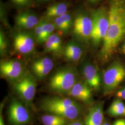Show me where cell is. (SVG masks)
Listing matches in <instances>:
<instances>
[{
  "label": "cell",
  "instance_id": "d4e9b609",
  "mask_svg": "<svg viewBox=\"0 0 125 125\" xmlns=\"http://www.w3.org/2000/svg\"><path fill=\"white\" fill-rule=\"evenodd\" d=\"M60 17L61 18L62 21L65 23V24L70 29H71L72 26L73 25L74 23V21H73L71 15L66 13L63 14L62 16H60Z\"/></svg>",
  "mask_w": 125,
  "mask_h": 125
},
{
  "label": "cell",
  "instance_id": "f546056e",
  "mask_svg": "<svg viewBox=\"0 0 125 125\" xmlns=\"http://www.w3.org/2000/svg\"><path fill=\"white\" fill-rule=\"evenodd\" d=\"M0 125H5L3 118L2 115H1V114H0Z\"/></svg>",
  "mask_w": 125,
  "mask_h": 125
},
{
  "label": "cell",
  "instance_id": "e575fe53",
  "mask_svg": "<svg viewBox=\"0 0 125 125\" xmlns=\"http://www.w3.org/2000/svg\"><path fill=\"white\" fill-rule=\"evenodd\" d=\"M13 0V1H14V0Z\"/></svg>",
  "mask_w": 125,
  "mask_h": 125
},
{
  "label": "cell",
  "instance_id": "ffe728a7",
  "mask_svg": "<svg viewBox=\"0 0 125 125\" xmlns=\"http://www.w3.org/2000/svg\"><path fill=\"white\" fill-rule=\"evenodd\" d=\"M40 22L43 28L46 41L51 36L56 28L54 23L50 22L47 20H41Z\"/></svg>",
  "mask_w": 125,
  "mask_h": 125
},
{
  "label": "cell",
  "instance_id": "7a4b0ae2",
  "mask_svg": "<svg viewBox=\"0 0 125 125\" xmlns=\"http://www.w3.org/2000/svg\"><path fill=\"white\" fill-rule=\"evenodd\" d=\"M40 107L47 114L75 121L81 115L83 107L74 99L55 95L46 97L40 103Z\"/></svg>",
  "mask_w": 125,
  "mask_h": 125
},
{
  "label": "cell",
  "instance_id": "4316f807",
  "mask_svg": "<svg viewBox=\"0 0 125 125\" xmlns=\"http://www.w3.org/2000/svg\"><path fill=\"white\" fill-rule=\"evenodd\" d=\"M67 125H85V124L83 122L81 121L75 120Z\"/></svg>",
  "mask_w": 125,
  "mask_h": 125
},
{
  "label": "cell",
  "instance_id": "9c48e42d",
  "mask_svg": "<svg viewBox=\"0 0 125 125\" xmlns=\"http://www.w3.org/2000/svg\"><path fill=\"white\" fill-rule=\"evenodd\" d=\"M0 71L3 77L10 81H15L24 76L22 63L17 60H9L0 62Z\"/></svg>",
  "mask_w": 125,
  "mask_h": 125
},
{
  "label": "cell",
  "instance_id": "2e32d148",
  "mask_svg": "<svg viewBox=\"0 0 125 125\" xmlns=\"http://www.w3.org/2000/svg\"><path fill=\"white\" fill-rule=\"evenodd\" d=\"M83 50L80 46L74 42L68 43L63 50L64 56L71 62H77L82 57Z\"/></svg>",
  "mask_w": 125,
  "mask_h": 125
},
{
  "label": "cell",
  "instance_id": "1f68e13d",
  "mask_svg": "<svg viewBox=\"0 0 125 125\" xmlns=\"http://www.w3.org/2000/svg\"><path fill=\"white\" fill-rule=\"evenodd\" d=\"M102 125H110V124L108 123V122H103V124Z\"/></svg>",
  "mask_w": 125,
  "mask_h": 125
},
{
  "label": "cell",
  "instance_id": "ac0fdd59",
  "mask_svg": "<svg viewBox=\"0 0 125 125\" xmlns=\"http://www.w3.org/2000/svg\"><path fill=\"white\" fill-rule=\"evenodd\" d=\"M107 114L109 116L114 117L125 115L124 103L120 99L115 100L107 109Z\"/></svg>",
  "mask_w": 125,
  "mask_h": 125
},
{
  "label": "cell",
  "instance_id": "8fae6325",
  "mask_svg": "<svg viewBox=\"0 0 125 125\" xmlns=\"http://www.w3.org/2000/svg\"><path fill=\"white\" fill-rule=\"evenodd\" d=\"M91 89L85 81H77L68 93V95L85 103L92 102L93 96Z\"/></svg>",
  "mask_w": 125,
  "mask_h": 125
},
{
  "label": "cell",
  "instance_id": "d6986e66",
  "mask_svg": "<svg viewBox=\"0 0 125 125\" xmlns=\"http://www.w3.org/2000/svg\"><path fill=\"white\" fill-rule=\"evenodd\" d=\"M41 121L45 125H66L67 119L53 114H46L42 117Z\"/></svg>",
  "mask_w": 125,
  "mask_h": 125
},
{
  "label": "cell",
  "instance_id": "f1b7e54d",
  "mask_svg": "<svg viewBox=\"0 0 125 125\" xmlns=\"http://www.w3.org/2000/svg\"><path fill=\"white\" fill-rule=\"evenodd\" d=\"M28 0H15L13 2L16 3L17 4L24 5L26 4Z\"/></svg>",
  "mask_w": 125,
  "mask_h": 125
},
{
  "label": "cell",
  "instance_id": "603a6c76",
  "mask_svg": "<svg viewBox=\"0 0 125 125\" xmlns=\"http://www.w3.org/2000/svg\"><path fill=\"white\" fill-rule=\"evenodd\" d=\"M54 23L56 27L59 31L64 33H67L70 30L60 17L55 18Z\"/></svg>",
  "mask_w": 125,
  "mask_h": 125
},
{
  "label": "cell",
  "instance_id": "e0dca14e",
  "mask_svg": "<svg viewBox=\"0 0 125 125\" xmlns=\"http://www.w3.org/2000/svg\"><path fill=\"white\" fill-rule=\"evenodd\" d=\"M68 5L65 2H59L49 6L46 10L45 15L48 18L58 17L67 13Z\"/></svg>",
  "mask_w": 125,
  "mask_h": 125
},
{
  "label": "cell",
  "instance_id": "836d02e7",
  "mask_svg": "<svg viewBox=\"0 0 125 125\" xmlns=\"http://www.w3.org/2000/svg\"></svg>",
  "mask_w": 125,
  "mask_h": 125
},
{
  "label": "cell",
  "instance_id": "8992f818",
  "mask_svg": "<svg viewBox=\"0 0 125 125\" xmlns=\"http://www.w3.org/2000/svg\"><path fill=\"white\" fill-rule=\"evenodd\" d=\"M36 87L35 78L30 74H26L16 82L13 89L25 103L29 104L34 98Z\"/></svg>",
  "mask_w": 125,
  "mask_h": 125
},
{
  "label": "cell",
  "instance_id": "4dcf8cb0",
  "mask_svg": "<svg viewBox=\"0 0 125 125\" xmlns=\"http://www.w3.org/2000/svg\"><path fill=\"white\" fill-rule=\"evenodd\" d=\"M121 51H122V52L123 53V54H124L125 55V41L124 43H123V44L122 45V46Z\"/></svg>",
  "mask_w": 125,
  "mask_h": 125
},
{
  "label": "cell",
  "instance_id": "44dd1931",
  "mask_svg": "<svg viewBox=\"0 0 125 125\" xmlns=\"http://www.w3.org/2000/svg\"><path fill=\"white\" fill-rule=\"evenodd\" d=\"M53 45L57 52L58 54L62 52V41L61 38L58 34L53 33L47 40Z\"/></svg>",
  "mask_w": 125,
  "mask_h": 125
},
{
  "label": "cell",
  "instance_id": "4fadbf2b",
  "mask_svg": "<svg viewBox=\"0 0 125 125\" xmlns=\"http://www.w3.org/2000/svg\"><path fill=\"white\" fill-rule=\"evenodd\" d=\"M53 66L54 62L51 58L44 57L38 59L32 62L31 71L38 79L41 80L49 74Z\"/></svg>",
  "mask_w": 125,
  "mask_h": 125
},
{
  "label": "cell",
  "instance_id": "7c38bea8",
  "mask_svg": "<svg viewBox=\"0 0 125 125\" xmlns=\"http://www.w3.org/2000/svg\"><path fill=\"white\" fill-rule=\"evenodd\" d=\"M13 46L20 53L27 54L34 48V41L31 34L27 32H20L14 38Z\"/></svg>",
  "mask_w": 125,
  "mask_h": 125
},
{
  "label": "cell",
  "instance_id": "cb8c5ba5",
  "mask_svg": "<svg viewBox=\"0 0 125 125\" xmlns=\"http://www.w3.org/2000/svg\"><path fill=\"white\" fill-rule=\"evenodd\" d=\"M8 41L4 33L0 31V51L1 55L5 53L8 49Z\"/></svg>",
  "mask_w": 125,
  "mask_h": 125
},
{
  "label": "cell",
  "instance_id": "d6a6232c",
  "mask_svg": "<svg viewBox=\"0 0 125 125\" xmlns=\"http://www.w3.org/2000/svg\"><path fill=\"white\" fill-rule=\"evenodd\" d=\"M89 0L91 2H96V1H98L99 0Z\"/></svg>",
  "mask_w": 125,
  "mask_h": 125
},
{
  "label": "cell",
  "instance_id": "d590c367",
  "mask_svg": "<svg viewBox=\"0 0 125 125\" xmlns=\"http://www.w3.org/2000/svg\"></svg>",
  "mask_w": 125,
  "mask_h": 125
},
{
  "label": "cell",
  "instance_id": "ba28073f",
  "mask_svg": "<svg viewBox=\"0 0 125 125\" xmlns=\"http://www.w3.org/2000/svg\"><path fill=\"white\" fill-rule=\"evenodd\" d=\"M73 34L76 38L83 41L91 39L93 30L92 18L84 13L78 14L73 23Z\"/></svg>",
  "mask_w": 125,
  "mask_h": 125
},
{
  "label": "cell",
  "instance_id": "83f0119b",
  "mask_svg": "<svg viewBox=\"0 0 125 125\" xmlns=\"http://www.w3.org/2000/svg\"><path fill=\"white\" fill-rule=\"evenodd\" d=\"M113 125H125V120L120 119L114 122Z\"/></svg>",
  "mask_w": 125,
  "mask_h": 125
},
{
  "label": "cell",
  "instance_id": "5bb4252c",
  "mask_svg": "<svg viewBox=\"0 0 125 125\" xmlns=\"http://www.w3.org/2000/svg\"><path fill=\"white\" fill-rule=\"evenodd\" d=\"M103 120V103H98L90 108L84 123L85 125H102Z\"/></svg>",
  "mask_w": 125,
  "mask_h": 125
},
{
  "label": "cell",
  "instance_id": "6da1fadb",
  "mask_svg": "<svg viewBox=\"0 0 125 125\" xmlns=\"http://www.w3.org/2000/svg\"><path fill=\"white\" fill-rule=\"evenodd\" d=\"M109 27L103 40L100 57L107 61L125 37V4L122 0H113L108 11Z\"/></svg>",
  "mask_w": 125,
  "mask_h": 125
},
{
  "label": "cell",
  "instance_id": "5b68a950",
  "mask_svg": "<svg viewBox=\"0 0 125 125\" xmlns=\"http://www.w3.org/2000/svg\"><path fill=\"white\" fill-rule=\"evenodd\" d=\"M93 30L91 40L94 46H97L103 41L109 27L108 12L101 7L95 10L92 13Z\"/></svg>",
  "mask_w": 125,
  "mask_h": 125
},
{
  "label": "cell",
  "instance_id": "277c9868",
  "mask_svg": "<svg viewBox=\"0 0 125 125\" xmlns=\"http://www.w3.org/2000/svg\"><path fill=\"white\" fill-rule=\"evenodd\" d=\"M125 79V64L119 61L112 62L103 74L104 94L111 93Z\"/></svg>",
  "mask_w": 125,
  "mask_h": 125
},
{
  "label": "cell",
  "instance_id": "30bf717a",
  "mask_svg": "<svg viewBox=\"0 0 125 125\" xmlns=\"http://www.w3.org/2000/svg\"><path fill=\"white\" fill-rule=\"evenodd\" d=\"M81 72L84 81L91 89L96 91L100 89L101 77L96 67L91 63L85 62L82 67Z\"/></svg>",
  "mask_w": 125,
  "mask_h": 125
},
{
  "label": "cell",
  "instance_id": "3957f363",
  "mask_svg": "<svg viewBox=\"0 0 125 125\" xmlns=\"http://www.w3.org/2000/svg\"><path fill=\"white\" fill-rule=\"evenodd\" d=\"M76 70L71 66L63 67L55 72L50 79L48 86L58 94H68L77 81Z\"/></svg>",
  "mask_w": 125,
  "mask_h": 125
},
{
  "label": "cell",
  "instance_id": "52a82bcc",
  "mask_svg": "<svg viewBox=\"0 0 125 125\" xmlns=\"http://www.w3.org/2000/svg\"><path fill=\"white\" fill-rule=\"evenodd\" d=\"M8 116L9 125H26L31 120L27 109L15 98L13 99L10 103Z\"/></svg>",
  "mask_w": 125,
  "mask_h": 125
},
{
  "label": "cell",
  "instance_id": "484cf974",
  "mask_svg": "<svg viewBox=\"0 0 125 125\" xmlns=\"http://www.w3.org/2000/svg\"><path fill=\"white\" fill-rule=\"evenodd\" d=\"M116 95L120 98L125 100V87L119 90L116 93Z\"/></svg>",
  "mask_w": 125,
  "mask_h": 125
},
{
  "label": "cell",
  "instance_id": "7402d4cb",
  "mask_svg": "<svg viewBox=\"0 0 125 125\" xmlns=\"http://www.w3.org/2000/svg\"><path fill=\"white\" fill-rule=\"evenodd\" d=\"M35 34L36 41L38 43L42 44L45 42V35L40 21L35 27Z\"/></svg>",
  "mask_w": 125,
  "mask_h": 125
},
{
  "label": "cell",
  "instance_id": "9a60e30c",
  "mask_svg": "<svg viewBox=\"0 0 125 125\" xmlns=\"http://www.w3.org/2000/svg\"><path fill=\"white\" fill-rule=\"evenodd\" d=\"M39 22L36 15L28 11L23 12L18 14L15 18L17 26L24 29H31L36 27Z\"/></svg>",
  "mask_w": 125,
  "mask_h": 125
}]
</instances>
